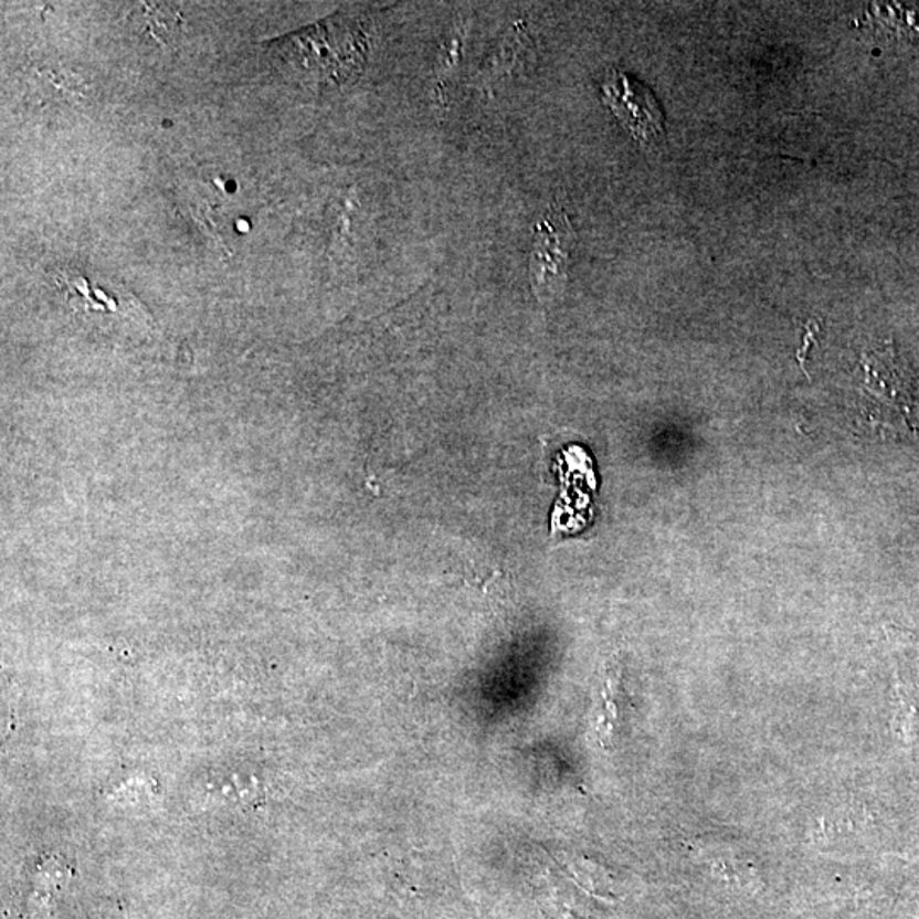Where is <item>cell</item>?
<instances>
[{
	"mask_svg": "<svg viewBox=\"0 0 919 919\" xmlns=\"http://www.w3.org/2000/svg\"><path fill=\"white\" fill-rule=\"evenodd\" d=\"M575 247V232L560 208L543 213L535 234L530 261L531 285L538 300L553 302L568 279Z\"/></svg>",
	"mask_w": 919,
	"mask_h": 919,
	"instance_id": "7a4b0ae2",
	"label": "cell"
},
{
	"mask_svg": "<svg viewBox=\"0 0 919 919\" xmlns=\"http://www.w3.org/2000/svg\"><path fill=\"white\" fill-rule=\"evenodd\" d=\"M864 383L868 421L874 426L899 433L911 431L909 423L915 405V374L897 355L894 346H880L867 352L864 360Z\"/></svg>",
	"mask_w": 919,
	"mask_h": 919,
	"instance_id": "6da1fadb",
	"label": "cell"
},
{
	"mask_svg": "<svg viewBox=\"0 0 919 919\" xmlns=\"http://www.w3.org/2000/svg\"><path fill=\"white\" fill-rule=\"evenodd\" d=\"M604 103L638 144L654 147L664 137V115L649 87L625 72L610 71L601 84Z\"/></svg>",
	"mask_w": 919,
	"mask_h": 919,
	"instance_id": "3957f363",
	"label": "cell"
}]
</instances>
